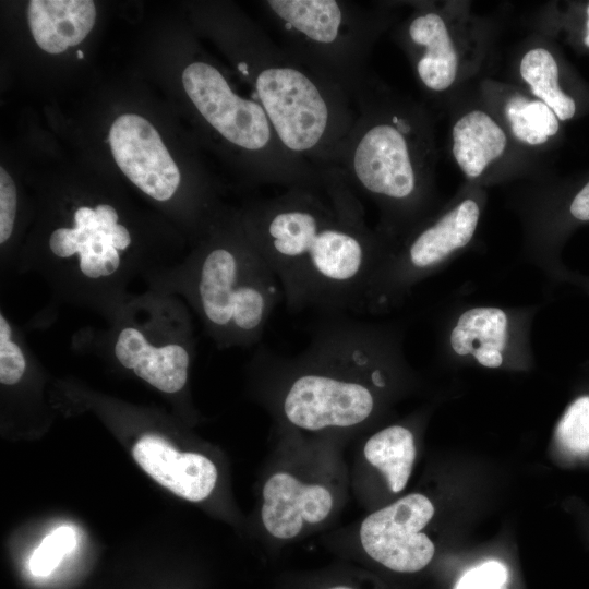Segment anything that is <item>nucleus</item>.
Segmentation results:
<instances>
[{"label": "nucleus", "instance_id": "6", "mask_svg": "<svg viewBox=\"0 0 589 589\" xmlns=\"http://www.w3.org/2000/svg\"><path fill=\"white\" fill-rule=\"evenodd\" d=\"M104 329L76 336L87 347L112 360L155 389L182 392L196 354L191 310L165 288L136 293L105 316Z\"/></svg>", "mask_w": 589, "mask_h": 589}, {"label": "nucleus", "instance_id": "17", "mask_svg": "<svg viewBox=\"0 0 589 589\" xmlns=\"http://www.w3.org/2000/svg\"><path fill=\"white\" fill-rule=\"evenodd\" d=\"M363 456L384 476L389 490L398 493L411 476L416 459L414 434L404 424L387 425L365 441Z\"/></svg>", "mask_w": 589, "mask_h": 589}, {"label": "nucleus", "instance_id": "25", "mask_svg": "<svg viewBox=\"0 0 589 589\" xmlns=\"http://www.w3.org/2000/svg\"><path fill=\"white\" fill-rule=\"evenodd\" d=\"M321 589H361L356 581L338 580L327 584Z\"/></svg>", "mask_w": 589, "mask_h": 589}, {"label": "nucleus", "instance_id": "10", "mask_svg": "<svg viewBox=\"0 0 589 589\" xmlns=\"http://www.w3.org/2000/svg\"><path fill=\"white\" fill-rule=\"evenodd\" d=\"M338 502L339 490L332 476L286 466L273 471L263 484L261 521L271 538L296 540L327 521Z\"/></svg>", "mask_w": 589, "mask_h": 589}, {"label": "nucleus", "instance_id": "7", "mask_svg": "<svg viewBox=\"0 0 589 589\" xmlns=\"http://www.w3.org/2000/svg\"><path fill=\"white\" fill-rule=\"evenodd\" d=\"M278 43L352 98L373 79L368 59L389 14L350 0L260 2Z\"/></svg>", "mask_w": 589, "mask_h": 589}, {"label": "nucleus", "instance_id": "28", "mask_svg": "<svg viewBox=\"0 0 589 589\" xmlns=\"http://www.w3.org/2000/svg\"><path fill=\"white\" fill-rule=\"evenodd\" d=\"M76 55H77V58H79V59H83V58H84V53H83V51H81V50H77V51H76Z\"/></svg>", "mask_w": 589, "mask_h": 589}, {"label": "nucleus", "instance_id": "22", "mask_svg": "<svg viewBox=\"0 0 589 589\" xmlns=\"http://www.w3.org/2000/svg\"><path fill=\"white\" fill-rule=\"evenodd\" d=\"M506 567L497 561H489L468 570L455 589H504Z\"/></svg>", "mask_w": 589, "mask_h": 589}, {"label": "nucleus", "instance_id": "1", "mask_svg": "<svg viewBox=\"0 0 589 589\" xmlns=\"http://www.w3.org/2000/svg\"><path fill=\"white\" fill-rule=\"evenodd\" d=\"M404 340L398 322L322 314L302 351L285 356L260 345L250 370L285 430L328 437L366 425L409 383Z\"/></svg>", "mask_w": 589, "mask_h": 589}, {"label": "nucleus", "instance_id": "9", "mask_svg": "<svg viewBox=\"0 0 589 589\" xmlns=\"http://www.w3.org/2000/svg\"><path fill=\"white\" fill-rule=\"evenodd\" d=\"M540 305L462 304L447 312L437 335L438 357L488 370H529L532 324Z\"/></svg>", "mask_w": 589, "mask_h": 589}, {"label": "nucleus", "instance_id": "24", "mask_svg": "<svg viewBox=\"0 0 589 589\" xmlns=\"http://www.w3.org/2000/svg\"><path fill=\"white\" fill-rule=\"evenodd\" d=\"M567 213L575 221H589V181L572 197Z\"/></svg>", "mask_w": 589, "mask_h": 589}, {"label": "nucleus", "instance_id": "13", "mask_svg": "<svg viewBox=\"0 0 589 589\" xmlns=\"http://www.w3.org/2000/svg\"><path fill=\"white\" fill-rule=\"evenodd\" d=\"M398 39L424 89L442 93L455 84L460 71V55L442 13L432 8L417 9L399 28Z\"/></svg>", "mask_w": 589, "mask_h": 589}, {"label": "nucleus", "instance_id": "15", "mask_svg": "<svg viewBox=\"0 0 589 589\" xmlns=\"http://www.w3.org/2000/svg\"><path fill=\"white\" fill-rule=\"evenodd\" d=\"M27 17L36 44L56 55L83 41L94 26L96 8L91 0H32Z\"/></svg>", "mask_w": 589, "mask_h": 589}, {"label": "nucleus", "instance_id": "14", "mask_svg": "<svg viewBox=\"0 0 589 589\" xmlns=\"http://www.w3.org/2000/svg\"><path fill=\"white\" fill-rule=\"evenodd\" d=\"M132 455L156 482L187 501L201 502L215 489L218 473L211 459L199 453H181L159 434H143Z\"/></svg>", "mask_w": 589, "mask_h": 589}, {"label": "nucleus", "instance_id": "19", "mask_svg": "<svg viewBox=\"0 0 589 589\" xmlns=\"http://www.w3.org/2000/svg\"><path fill=\"white\" fill-rule=\"evenodd\" d=\"M502 111L509 132L522 144L540 146L558 132V118L537 98L514 93L504 100Z\"/></svg>", "mask_w": 589, "mask_h": 589}, {"label": "nucleus", "instance_id": "21", "mask_svg": "<svg viewBox=\"0 0 589 589\" xmlns=\"http://www.w3.org/2000/svg\"><path fill=\"white\" fill-rule=\"evenodd\" d=\"M75 532L62 526L46 536L29 560V569L34 576L49 575L63 556L75 546Z\"/></svg>", "mask_w": 589, "mask_h": 589}, {"label": "nucleus", "instance_id": "26", "mask_svg": "<svg viewBox=\"0 0 589 589\" xmlns=\"http://www.w3.org/2000/svg\"><path fill=\"white\" fill-rule=\"evenodd\" d=\"M567 281L581 286L586 290V292L589 293V277L577 275L570 272Z\"/></svg>", "mask_w": 589, "mask_h": 589}, {"label": "nucleus", "instance_id": "16", "mask_svg": "<svg viewBox=\"0 0 589 589\" xmlns=\"http://www.w3.org/2000/svg\"><path fill=\"white\" fill-rule=\"evenodd\" d=\"M453 156L469 179L480 178L507 147V135L488 112L473 109L460 116L452 130Z\"/></svg>", "mask_w": 589, "mask_h": 589}, {"label": "nucleus", "instance_id": "2", "mask_svg": "<svg viewBox=\"0 0 589 589\" xmlns=\"http://www.w3.org/2000/svg\"><path fill=\"white\" fill-rule=\"evenodd\" d=\"M292 313L363 314L389 241L369 228L353 191L293 187L240 214Z\"/></svg>", "mask_w": 589, "mask_h": 589}, {"label": "nucleus", "instance_id": "23", "mask_svg": "<svg viewBox=\"0 0 589 589\" xmlns=\"http://www.w3.org/2000/svg\"><path fill=\"white\" fill-rule=\"evenodd\" d=\"M17 212V192L11 176L0 168V244L12 238Z\"/></svg>", "mask_w": 589, "mask_h": 589}, {"label": "nucleus", "instance_id": "3", "mask_svg": "<svg viewBox=\"0 0 589 589\" xmlns=\"http://www.w3.org/2000/svg\"><path fill=\"white\" fill-rule=\"evenodd\" d=\"M354 123L337 164L349 185L381 212L376 229L396 241L430 215V144L419 109L374 79L353 98Z\"/></svg>", "mask_w": 589, "mask_h": 589}, {"label": "nucleus", "instance_id": "8", "mask_svg": "<svg viewBox=\"0 0 589 589\" xmlns=\"http://www.w3.org/2000/svg\"><path fill=\"white\" fill-rule=\"evenodd\" d=\"M482 208L480 195H464L389 242L369 287L365 313L383 314L398 308L418 284L460 255L473 241Z\"/></svg>", "mask_w": 589, "mask_h": 589}, {"label": "nucleus", "instance_id": "5", "mask_svg": "<svg viewBox=\"0 0 589 589\" xmlns=\"http://www.w3.org/2000/svg\"><path fill=\"white\" fill-rule=\"evenodd\" d=\"M236 69L266 112L284 147L317 168H337L354 123L350 97L245 22L240 29Z\"/></svg>", "mask_w": 589, "mask_h": 589}, {"label": "nucleus", "instance_id": "11", "mask_svg": "<svg viewBox=\"0 0 589 589\" xmlns=\"http://www.w3.org/2000/svg\"><path fill=\"white\" fill-rule=\"evenodd\" d=\"M434 515L432 502L411 493L368 515L359 528L364 553L397 573H416L433 558L435 546L422 532Z\"/></svg>", "mask_w": 589, "mask_h": 589}, {"label": "nucleus", "instance_id": "20", "mask_svg": "<svg viewBox=\"0 0 589 589\" xmlns=\"http://www.w3.org/2000/svg\"><path fill=\"white\" fill-rule=\"evenodd\" d=\"M560 443L576 455L589 454V396L574 400L556 429Z\"/></svg>", "mask_w": 589, "mask_h": 589}, {"label": "nucleus", "instance_id": "12", "mask_svg": "<svg viewBox=\"0 0 589 589\" xmlns=\"http://www.w3.org/2000/svg\"><path fill=\"white\" fill-rule=\"evenodd\" d=\"M109 145L122 172L157 202L172 199L181 183L180 170L156 129L143 117H118L109 131Z\"/></svg>", "mask_w": 589, "mask_h": 589}, {"label": "nucleus", "instance_id": "4", "mask_svg": "<svg viewBox=\"0 0 589 589\" xmlns=\"http://www.w3.org/2000/svg\"><path fill=\"white\" fill-rule=\"evenodd\" d=\"M161 283L182 298L219 349L257 345L283 291L240 215L217 220Z\"/></svg>", "mask_w": 589, "mask_h": 589}, {"label": "nucleus", "instance_id": "18", "mask_svg": "<svg viewBox=\"0 0 589 589\" xmlns=\"http://www.w3.org/2000/svg\"><path fill=\"white\" fill-rule=\"evenodd\" d=\"M520 76L534 98L548 105L560 121L574 117L576 104L558 84V67L553 55L545 48L528 50L519 64Z\"/></svg>", "mask_w": 589, "mask_h": 589}, {"label": "nucleus", "instance_id": "27", "mask_svg": "<svg viewBox=\"0 0 589 589\" xmlns=\"http://www.w3.org/2000/svg\"><path fill=\"white\" fill-rule=\"evenodd\" d=\"M584 43L589 48V5L587 8L586 35L584 37Z\"/></svg>", "mask_w": 589, "mask_h": 589}]
</instances>
